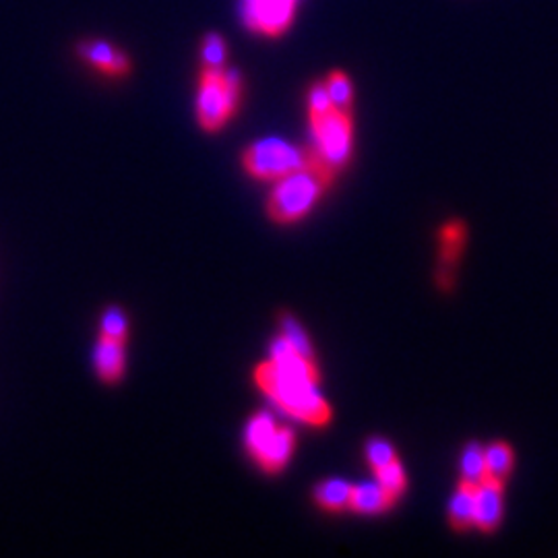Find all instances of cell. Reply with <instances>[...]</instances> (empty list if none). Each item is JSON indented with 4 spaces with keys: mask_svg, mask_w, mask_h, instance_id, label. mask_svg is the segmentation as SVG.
<instances>
[{
    "mask_svg": "<svg viewBox=\"0 0 558 558\" xmlns=\"http://www.w3.org/2000/svg\"><path fill=\"white\" fill-rule=\"evenodd\" d=\"M255 380L263 393H267V398L286 414L311 426H323L331 418V408L323 398L315 377L283 371L267 360L255 371Z\"/></svg>",
    "mask_w": 558,
    "mask_h": 558,
    "instance_id": "6da1fadb",
    "label": "cell"
},
{
    "mask_svg": "<svg viewBox=\"0 0 558 558\" xmlns=\"http://www.w3.org/2000/svg\"><path fill=\"white\" fill-rule=\"evenodd\" d=\"M331 177L333 170L308 151V160L302 168L278 180L269 197V216L279 223H292L304 218L319 201Z\"/></svg>",
    "mask_w": 558,
    "mask_h": 558,
    "instance_id": "7a4b0ae2",
    "label": "cell"
},
{
    "mask_svg": "<svg viewBox=\"0 0 558 558\" xmlns=\"http://www.w3.org/2000/svg\"><path fill=\"white\" fill-rule=\"evenodd\" d=\"M244 81L234 69L203 66L197 89V119L205 131H220L242 100Z\"/></svg>",
    "mask_w": 558,
    "mask_h": 558,
    "instance_id": "3957f363",
    "label": "cell"
},
{
    "mask_svg": "<svg viewBox=\"0 0 558 558\" xmlns=\"http://www.w3.org/2000/svg\"><path fill=\"white\" fill-rule=\"evenodd\" d=\"M313 133V154L333 172L350 160L354 124L345 110L329 108L319 114H308Z\"/></svg>",
    "mask_w": 558,
    "mask_h": 558,
    "instance_id": "277c9868",
    "label": "cell"
},
{
    "mask_svg": "<svg viewBox=\"0 0 558 558\" xmlns=\"http://www.w3.org/2000/svg\"><path fill=\"white\" fill-rule=\"evenodd\" d=\"M246 447L263 470L276 474L294 453V433L278 426L271 414L259 412L246 426Z\"/></svg>",
    "mask_w": 558,
    "mask_h": 558,
    "instance_id": "5b68a950",
    "label": "cell"
},
{
    "mask_svg": "<svg viewBox=\"0 0 558 558\" xmlns=\"http://www.w3.org/2000/svg\"><path fill=\"white\" fill-rule=\"evenodd\" d=\"M308 160V151H302L294 143L267 137L246 147L242 161L251 177L260 180H279L302 168Z\"/></svg>",
    "mask_w": 558,
    "mask_h": 558,
    "instance_id": "8992f818",
    "label": "cell"
},
{
    "mask_svg": "<svg viewBox=\"0 0 558 558\" xmlns=\"http://www.w3.org/2000/svg\"><path fill=\"white\" fill-rule=\"evenodd\" d=\"M300 0H242L244 25L263 38L283 36L296 20Z\"/></svg>",
    "mask_w": 558,
    "mask_h": 558,
    "instance_id": "52a82bcc",
    "label": "cell"
},
{
    "mask_svg": "<svg viewBox=\"0 0 558 558\" xmlns=\"http://www.w3.org/2000/svg\"><path fill=\"white\" fill-rule=\"evenodd\" d=\"M77 52L81 59L106 77H126L131 73V59L124 50L110 41L100 38L81 41Z\"/></svg>",
    "mask_w": 558,
    "mask_h": 558,
    "instance_id": "ba28073f",
    "label": "cell"
},
{
    "mask_svg": "<svg viewBox=\"0 0 558 558\" xmlns=\"http://www.w3.org/2000/svg\"><path fill=\"white\" fill-rule=\"evenodd\" d=\"M502 482L484 478L476 486V525L484 532H493L502 519Z\"/></svg>",
    "mask_w": 558,
    "mask_h": 558,
    "instance_id": "9c48e42d",
    "label": "cell"
},
{
    "mask_svg": "<svg viewBox=\"0 0 558 558\" xmlns=\"http://www.w3.org/2000/svg\"><path fill=\"white\" fill-rule=\"evenodd\" d=\"M393 502L396 499L380 486L379 480H366L352 488L350 509H354L356 513L375 515L387 511Z\"/></svg>",
    "mask_w": 558,
    "mask_h": 558,
    "instance_id": "30bf717a",
    "label": "cell"
},
{
    "mask_svg": "<svg viewBox=\"0 0 558 558\" xmlns=\"http://www.w3.org/2000/svg\"><path fill=\"white\" fill-rule=\"evenodd\" d=\"M124 343L117 339L100 338L96 345V371L104 383H117L124 375Z\"/></svg>",
    "mask_w": 558,
    "mask_h": 558,
    "instance_id": "8fae6325",
    "label": "cell"
},
{
    "mask_svg": "<svg viewBox=\"0 0 558 558\" xmlns=\"http://www.w3.org/2000/svg\"><path fill=\"white\" fill-rule=\"evenodd\" d=\"M449 519L456 530H468L476 525V486L461 482L449 502Z\"/></svg>",
    "mask_w": 558,
    "mask_h": 558,
    "instance_id": "7c38bea8",
    "label": "cell"
},
{
    "mask_svg": "<svg viewBox=\"0 0 558 558\" xmlns=\"http://www.w3.org/2000/svg\"><path fill=\"white\" fill-rule=\"evenodd\" d=\"M352 484L341 478L323 480L315 488V500L327 511H343L352 500Z\"/></svg>",
    "mask_w": 558,
    "mask_h": 558,
    "instance_id": "4fadbf2b",
    "label": "cell"
},
{
    "mask_svg": "<svg viewBox=\"0 0 558 558\" xmlns=\"http://www.w3.org/2000/svg\"><path fill=\"white\" fill-rule=\"evenodd\" d=\"M484 463H486V478L505 482L513 468V451L507 442H493L484 449Z\"/></svg>",
    "mask_w": 558,
    "mask_h": 558,
    "instance_id": "5bb4252c",
    "label": "cell"
},
{
    "mask_svg": "<svg viewBox=\"0 0 558 558\" xmlns=\"http://www.w3.org/2000/svg\"><path fill=\"white\" fill-rule=\"evenodd\" d=\"M461 482L478 486L486 478V463H484V449L478 442H470L461 453Z\"/></svg>",
    "mask_w": 558,
    "mask_h": 558,
    "instance_id": "9a60e30c",
    "label": "cell"
},
{
    "mask_svg": "<svg viewBox=\"0 0 558 558\" xmlns=\"http://www.w3.org/2000/svg\"><path fill=\"white\" fill-rule=\"evenodd\" d=\"M325 87H327V94L331 98V104L339 108V110H345L350 112L352 108V101H354V85L352 80L343 73V71H333L327 81H325Z\"/></svg>",
    "mask_w": 558,
    "mask_h": 558,
    "instance_id": "2e32d148",
    "label": "cell"
},
{
    "mask_svg": "<svg viewBox=\"0 0 558 558\" xmlns=\"http://www.w3.org/2000/svg\"><path fill=\"white\" fill-rule=\"evenodd\" d=\"M226 59H228V44H226V40L216 32L205 34L203 40H201L203 66L221 69V66H226Z\"/></svg>",
    "mask_w": 558,
    "mask_h": 558,
    "instance_id": "e0dca14e",
    "label": "cell"
},
{
    "mask_svg": "<svg viewBox=\"0 0 558 558\" xmlns=\"http://www.w3.org/2000/svg\"><path fill=\"white\" fill-rule=\"evenodd\" d=\"M101 338L117 339L126 343L129 339V319L119 306H110L101 317Z\"/></svg>",
    "mask_w": 558,
    "mask_h": 558,
    "instance_id": "ac0fdd59",
    "label": "cell"
},
{
    "mask_svg": "<svg viewBox=\"0 0 558 558\" xmlns=\"http://www.w3.org/2000/svg\"><path fill=\"white\" fill-rule=\"evenodd\" d=\"M375 474H377L380 486H383L393 499H398L399 495L405 490L408 480H405V472H403V468H401V463H399L398 459L391 461V463H387V465H383L379 470H375Z\"/></svg>",
    "mask_w": 558,
    "mask_h": 558,
    "instance_id": "d6986e66",
    "label": "cell"
},
{
    "mask_svg": "<svg viewBox=\"0 0 558 558\" xmlns=\"http://www.w3.org/2000/svg\"><path fill=\"white\" fill-rule=\"evenodd\" d=\"M465 239V230L463 226L453 221V223H447L440 232V244H442V263H456V259L461 253V244Z\"/></svg>",
    "mask_w": 558,
    "mask_h": 558,
    "instance_id": "ffe728a7",
    "label": "cell"
},
{
    "mask_svg": "<svg viewBox=\"0 0 558 558\" xmlns=\"http://www.w3.org/2000/svg\"><path fill=\"white\" fill-rule=\"evenodd\" d=\"M281 336L288 339V341L299 350L300 354L313 359V345H311V341H308V336L304 333L302 325H300L299 320L294 319V317L286 315V317L281 319Z\"/></svg>",
    "mask_w": 558,
    "mask_h": 558,
    "instance_id": "44dd1931",
    "label": "cell"
},
{
    "mask_svg": "<svg viewBox=\"0 0 558 558\" xmlns=\"http://www.w3.org/2000/svg\"><path fill=\"white\" fill-rule=\"evenodd\" d=\"M366 459L371 463L373 470H379L383 465L396 461V449L391 447V442L385 439H371L366 442Z\"/></svg>",
    "mask_w": 558,
    "mask_h": 558,
    "instance_id": "7402d4cb",
    "label": "cell"
}]
</instances>
